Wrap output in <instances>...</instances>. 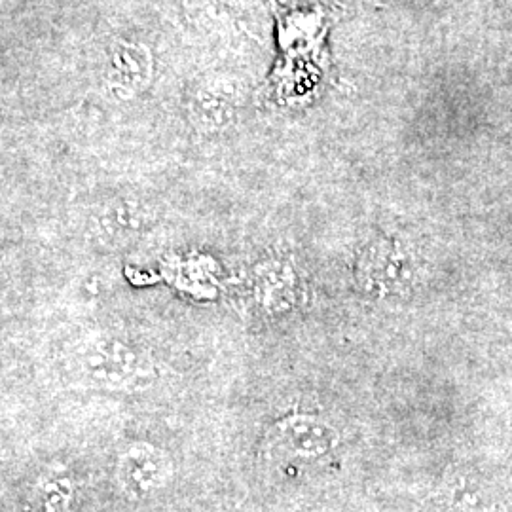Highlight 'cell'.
Wrapping results in <instances>:
<instances>
[{
  "instance_id": "1",
  "label": "cell",
  "mask_w": 512,
  "mask_h": 512,
  "mask_svg": "<svg viewBox=\"0 0 512 512\" xmlns=\"http://www.w3.org/2000/svg\"><path fill=\"white\" fill-rule=\"evenodd\" d=\"M74 363L86 382L112 391H139L158 380V368L147 351L120 336L99 334L84 340Z\"/></svg>"
},
{
  "instance_id": "2",
  "label": "cell",
  "mask_w": 512,
  "mask_h": 512,
  "mask_svg": "<svg viewBox=\"0 0 512 512\" xmlns=\"http://www.w3.org/2000/svg\"><path fill=\"white\" fill-rule=\"evenodd\" d=\"M270 440L279 454L311 463L329 458L340 444V435L330 421L315 414L293 412L275 421Z\"/></svg>"
},
{
  "instance_id": "3",
  "label": "cell",
  "mask_w": 512,
  "mask_h": 512,
  "mask_svg": "<svg viewBox=\"0 0 512 512\" xmlns=\"http://www.w3.org/2000/svg\"><path fill=\"white\" fill-rule=\"evenodd\" d=\"M171 475V463L164 450L133 442L118 459V480L131 497H148L158 492Z\"/></svg>"
},
{
  "instance_id": "4",
  "label": "cell",
  "mask_w": 512,
  "mask_h": 512,
  "mask_svg": "<svg viewBox=\"0 0 512 512\" xmlns=\"http://www.w3.org/2000/svg\"><path fill=\"white\" fill-rule=\"evenodd\" d=\"M359 274L368 289L380 293L401 291L408 283V272L404 270L403 258L389 251L366 256Z\"/></svg>"
}]
</instances>
